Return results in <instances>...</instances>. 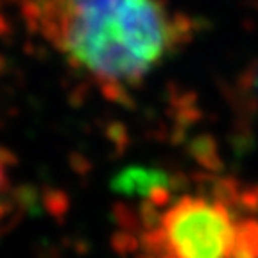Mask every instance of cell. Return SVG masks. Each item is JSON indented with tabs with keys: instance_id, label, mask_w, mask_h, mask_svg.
<instances>
[{
	"instance_id": "1",
	"label": "cell",
	"mask_w": 258,
	"mask_h": 258,
	"mask_svg": "<svg viewBox=\"0 0 258 258\" xmlns=\"http://www.w3.org/2000/svg\"><path fill=\"white\" fill-rule=\"evenodd\" d=\"M29 15L76 72L108 90L142 85L190 32L165 0H31Z\"/></svg>"
},
{
	"instance_id": "2",
	"label": "cell",
	"mask_w": 258,
	"mask_h": 258,
	"mask_svg": "<svg viewBox=\"0 0 258 258\" xmlns=\"http://www.w3.org/2000/svg\"><path fill=\"white\" fill-rule=\"evenodd\" d=\"M138 215L142 258H258V214L230 186L153 190Z\"/></svg>"
},
{
	"instance_id": "3",
	"label": "cell",
	"mask_w": 258,
	"mask_h": 258,
	"mask_svg": "<svg viewBox=\"0 0 258 258\" xmlns=\"http://www.w3.org/2000/svg\"><path fill=\"white\" fill-rule=\"evenodd\" d=\"M9 174H8V169H6L4 161L0 160V215L4 212L6 208V201H8V194H9Z\"/></svg>"
},
{
	"instance_id": "4",
	"label": "cell",
	"mask_w": 258,
	"mask_h": 258,
	"mask_svg": "<svg viewBox=\"0 0 258 258\" xmlns=\"http://www.w3.org/2000/svg\"><path fill=\"white\" fill-rule=\"evenodd\" d=\"M251 92H253V97L258 106V61L254 64V70L251 72Z\"/></svg>"
}]
</instances>
